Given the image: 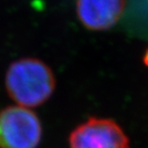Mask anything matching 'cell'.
Segmentation results:
<instances>
[{
    "mask_svg": "<svg viewBox=\"0 0 148 148\" xmlns=\"http://www.w3.org/2000/svg\"><path fill=\"white\" fill-rule=\"evenodd\" d=\"M5 84L9 95L16 105L30 109L48 100L54 91L55 78L43 62L23 59L10 66Z\"/></svg>",
    "mask_w": 148,
    "mask_h": 148,
    "instance_id": "6da1fadb",
    "label": "cell"
},
{
    "mask_svg": "<svg viewBox=\"0 0 148 148\" xmlns=\"http://www.w3.org/2000/svg\"><path fill=\"white\" fill-rule=\"evenodd\" d=\"M41 123L29 108L16 105L0 111V148H37Z\"/></svg>",
    "mask_w": 148,
    "mask_h": 148,
    "instance_id": "7a4b0ae2",
    "label": "cell"
},
{
    "mask_svg": "<svg viewBox=\"0 0 148 148\" xmlns=\"http://www.w3.org/2000/svg\"><path fill=\"white\" fill-rule=\"evenodd\" d=\"M70 148H129V138L112 119L90 117L73 130Z\"/></svg>",
    "mask_w": 148,
    "mask_h": 148,
    "instance_id": "3957f363",
    "label": "cell"
},
{
    "mask_svg": "<svg viewBox=\"0 0 148 148\" xmlns=\"http://www.w3.org/2000/svg\"><path fill=\"white\" fill-rule=\"evenodd\" d=\"M125 5V0H76V12L88 30L104 31L116 24Z\"/></svg>",
    "mask_w": 148,
    "mask_h": 148,
    "instance_id": "277c9868",
    "label": "cell"
},
{
    "mask_svg": "<svg viewBox=\"0 0 148 148\" xmlns=\"http://www.w3.org/2000/svg\"><path fill=\"white\" fill-rule=\"evenodd\" d=\"M143 63L148 67V48H147V50H146L145 53H144V55H143Z\"/></svg>",
    "mask_w": 148,
    "mask_h": 148,
    "instance_id": "5b68a950",
    "label": "cell"
},
{
    "mask_svg": "<svg viewBox=\"0 0 148 148\" xmlns=\"http://www.w3.org/2000/svg\"><path fill=\"white\" fill-rule=\"evenodd\" d=\"M147 1H148V0H147Z\"/></svg>",
    "mask_w": 148,
    "mask_h": 148,
    "instance_id": "8992f818",
    "label": "cell"
}]
</instances>
